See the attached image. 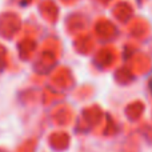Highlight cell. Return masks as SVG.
I'll list each match as a JSON object with an SVG mask.
<instances>
[{
  "label": "cell",
  "instance_id": "cell-1",
  "mask_svg": "<svg viewBox=\"0 0 152 152\" xmlns=\"http://www.w3.org/2000/svg\"><path fill=\"white\" fill-rule=\"evenodd\" d=\"M150 89H151V92H152V79H151V81H150Z\"/></svg>",
  "mask_w": 152,
  "mask_h": 152
}]
</instances>
